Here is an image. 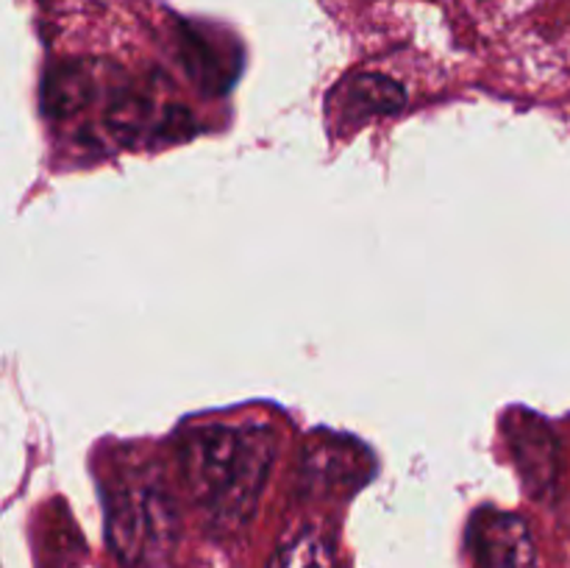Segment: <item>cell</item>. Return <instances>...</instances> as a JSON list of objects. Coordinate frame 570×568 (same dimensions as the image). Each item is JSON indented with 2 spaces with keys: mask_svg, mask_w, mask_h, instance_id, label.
Returning a JSON list of instances; mask_svg holds the SVG:
<instances>
[{
  "mask_svg": "<svg viewBox=\"0 0 570 568\" xmlns=\"http://www.w3.org/2000/svg\"><path fill=\"white\" fill-rule=\"evenodd\" d=\"M178 457L184 482L209 532L232 538L254 518L276 460V438L265 427L212 423L184 434Z\"/></svg>",
  "mask_w": 570,
  "mask_h": 568,
  "instance_id": "cell-1",
  "label": "cell"
},
{
  "mask_svg": "<svg viewBox=\"0 0 570 568\" xmlns=\"http://www.w3.org/2000/svg\"><path fill=\"white\" fill-rule=\"evenodd\" d=\"M109 546L122 568H173L178 516L165 484L150 477L120 482L106 499Z\"/></svg>",
  "mask_w": 570,
  "mask_h": 568,
  "instance_id": "cell-2",
  "label": "cell"
},
{
  "mask_svg": "<svg viewBox=\"0 0 570 568\" xmlns=\"http://www.w3.org/2000/svg\"><path fill=\"white\" fill-rule=\"evenodd\" d=\"M468 549L473 568H538L532 532L515 512H476L468 529Z\"/></svg>",
  "mask_w": 570,
  "mask_h": 568,
  "instance_id": "cell-3",
  "label": "cell"
},
{
  "mask_svg": "<svg viewBox=\"0 0 570 568\" xmlns=\"http://www.w3.org/2000/svg\"><path fill=\"white\" fill-rule=\"evenodd\" d=\"M345 95H348L345 106L356 117L384 115V111H395L404 104V89L384 76H356L345 87Z\"/></svg>",
  "mask_w": 570,
  "mask_h": 568,
  "instance_id": "cell-4",
  "label": "cell"
},
{
  "mask_svg": "<svg viewBox=\"0 0 570 568\" xmlns=\"http://www.w3.org/2000/svg\"><path fill=\"white\" fill-rule=\"evenodd\" d=\"M267 568H340L334 546L323 535L304 529L282 546L267 562Z\"/></svg>",
  "mask_w": 570,
  "mask_h": 568,
  "instance_id": "cell-5",
  "label": "cell"
}]
</instances>
